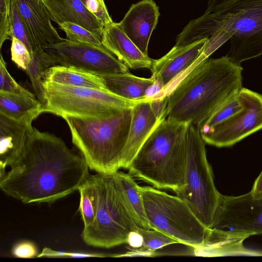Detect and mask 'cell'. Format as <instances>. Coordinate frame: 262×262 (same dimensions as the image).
<instances>
[{"mask_svg": "<svg viewBox=\"0 0 262 262\" xmlns=\"http://www.w3.org/2000/svg\"><path fill=\"white\" fill-rule=\"evenodd\" d=\"M6 62L2 55L0 59V92L13 94L31 95L30 92L20 86L8 72Z\"/></svg>", "mask_w": 262, "mask_h": 262, "instance_id": "cell-30", "label": "cell"}, {"mask_svg": "<svg viewBox=\"0 0 262 262\" xmlns=\"http://www.w3.org/2000/svg\"><path fill=\"white\" fill-rule=\"evenodd\" d=\"M42 48L57 64L74 67L99 76L129 72L128 68L103 45L64 39Z\"/></svg>", "mask_w": 262, "mask_h": 262, "instance_id": "cell-11", "label": "cell"}, {"mask_svg": "<svg viewBox=\"0 0 262 262\" xmlns=\"http://www.w3.org/2000/svg\"><path fill=\"white\" fill-rule=\"evenodd\" d=\"M85 6L89 12L95 16L103 27L113 22L104 0H87Z\"/></svg>", "mask_w": 262, "mask_h": 262, "instance_id": "cell-33", "label": "cell"}, {"mask_svg": "<svg viewBox=\"0 0 262 262\" xmlns=\"http://www.w3.org/2000/svg\"><path fill=\"white\" fill-rule=\"evenodd\" d=\"M0 179L6 195L25 204H52L78 190L89 174L84 158L60 138L35 127Z\"/></svg>", "mask_w": 262, "mask_h": 262, "instance_id": "cell-1", "label": "cell"}, {"mask_svg": "<svg viewBox=\"0 0 262 262\" xmlns=\"http://www.w3.org/2000/svg\"><path fill=\"white\" fill-rule=\"evenodd\" d=\"M211 229L244 241L262 234V198L254 199L250 192L239 196L221 194Z\"/></svg>", "mask_w": 262, "mask_h": 262, "instance_id": "cell-10", "label": "cell"}, {"mask_svg": "<svg viewBox=\"0 0 262 262\" xmlns=\"http://www.w3.org/2000/svg\"><path fill=\"white\" fill-rule=\"evenodd\" d=\"M45 107L35 110L20 118L0 113V168L6 169L20 153L33 129L32 122Z\"/></svg>", "mask_w": 262, "mask_h": 262, "instance_id": "cell-14", "label": "cell"}, {"mask_svg": "<svg viewBox=\"0 0 262 262\" xmlns=\"http://www.w3.org/2000/svg\"><path fill=\"white\" fill-rule=\"evenodd\" d=\"M245 107V102L238 92L224 102L199 127L200 131H205L228 119Z\"/></svg>", "mask_w": 262, "mask_h": 262, "instance_id": "cell-26", "label": "cell"}, {"mask_svg": "<svg viewBox=\"0 0 262 262\" xmlns=\"http://www.w3.org/2000/svg\"><path fill=\"white\" fill-rule=\"evenodd\" d=\"M160 15L159 7L154 0H142L132 5L118 24L138 48L148 55L149 39Z\"/></svg>", "mask_w": 262, "mask_h": 262, "instance_id": "cell-15", "label": "cell"}, {"mask_svg": "<svg viewBox=\"0 0 262 262\" xmlns=\"http://www.w3.org/2000/svg\"><path fill=\"white\" fill-rule=\"evenodd\" d=\"M101 254L98 253H77V252H65L62 251H56L50 248H44L41 253L37 255L38 257H74V258H84L90 257H105Z\"/></svg>", "mask_w": 262, "mask_h": 262, "instance_id": "cell-35", "label": "cell"}, {"mask_svg": "<svg viewBox=\"0 0 262 262\" xmlns=\"http://www.w3.org/2000/svg\"><path fill=\"white\" fill-rule=\"evenodd\" d=\"M102 45L130 69H148L152 59L143 54L122 31L119 24L112 22L103 27Z\"/></svg>", "mask_w": 262, "mask_h": 262, "instance_id": "cell-18", "label": "cell"}, {"mask_svg": "<svg viewBox=\"0 0 262 262\" xmlns=\"http://www.w3.org/2000/svg\"><path fill=\"white\" fill-rule=\"evenodd\" d=\"M45 107L33 94L0 92V113L9 117L20 118L35 110Z\"/></svg>", "mask_w": 262, "mask_h": 262, "instance_id": "cell-23", "label": "cell"}, {"mask_svg": "<svg viewBox=\"0 0 262 262\" xmlns=\"http://www.w3.org/2000/svg\"><path fill=\"white\" fill-rule=\"evenodd\" d=\"M11 39V60L18 68L26 70L31 61V54L21 41L14 37Z\"/></svg>", "mask_w": 262, "mask_h": 262, "instance_id": "cell-31", "label": "cell"}, {"mask_svg": "<svg viewBox=\"0 0 262 262\" xmlns=\"http://www.w3.org/2000/svg\"><path fill=\"white\" fill-rule=\"evenodd\" d=\"M138 232L143 238L142 247L136 249L140 253H151L166 246L179 243L176 239L155 229L140 228Z\"/></svg>", "mask_w": 262, "mask_h": 262, "instance_id": "cell-28", "label": "cell"}, {"mask_svg": "<svg viewBox=\"0 0 262 262\" xmlns=\"http://www.w3.org/2000/svg\"><path fill=\"white\" fill-rule=\"evenodd\" d=\"M208 40L204 38L186 45H174L160 58L152 59L151 77L161 92L151 98L164 97L176 80L200 60Z\"/></svg>", "mask_w": 262, "mask_h": 262, "instance_id": "cell-13", "label": "cell"}, {"mask_svg": "<svg viewBox=\"0 0 262 262\" xmlns=\"http://www.w3.org/2000/svg\"><path fill=\"white\" fill-rule=\"evenodd\" d=\"M105 89L121 98L130 100L147 98L146 93L155 80L140 77L131 73H115L100 76Z\"/></svg>", "mask_w": 262, "mask_h": 262, "instance_id": "cell-20", "label": "cell"}, {"mask_svg": "<svg viewBox=\"0 0 262 262\" xmlns=\"http://www.w3.org/2000/svg\"><path fill=\"white\" fill-rule=\"evenodd\" d=\"M116 174L123 187L139 226L144 229H151L146 215L140 186L129 173L118 170L116 171Z\"/></svg>", "mask_w": 262, "mask_h": 262, "instance_id": "cell-24", "label": "cell"}, {"mask_svg": "<svg viewBox=\"0 0 262 262\" xmlns=\"http://www.w3.org/2000/svg\"><path fill=\"white\" fill-rule=\"evenodd\" d=\"M185 184L175 193L207 228L210 229L221 193L215 187L199 128L188 123Z\"/></svg>", "mask_w": 262, "mask_h": 262, "instance_id": "cell-8", "label": "cell"}, {"mask_svg": "<svg viewBox=\"0 0 262 262\" xmlns=\"http://www.w3.org/2000/svg\"><path fill=\"white\" fill-rule=\"evenodd\" d=\"M208 40L209 56L229 39L226 55L237 65L262 54V0H239L220 11L207 13L189 22L177 36L176 45Z\"/></svg>", "mask_w": 262, "mask_h": 262, "instance_id": "cell-3", "label": "cell"}, {"mask_svg": "<svg viewBox=\"0 0 262 262\" xmlns=\"http://www.w3.org/2000/svg\"><path fill=\"white\" fill-rule=\"evenodd\" d=\"M78 190L80 193L79 210L83 229H86L94 221L96 209V191L92 174H89Z\"/></svg>", "mask_w": 262, "mask_h": 262, "instance_id": "cell-25", "label": "cell"}, {"mask_svg": "<svg viewBox=\"0 0 262 262\" xmlns=\"http://www.w3.org/2000/svg\"><path fill=\"white\" fill-rule=\"evenodd\" d=\"M31 56V61L25 71L30 79L36 97L45 106L46 95L43 83L45 73L48 69L57 64L42 48L33 51Z\"/></svg>", "mask_w": 262, "mask_h": 262, "instance_id": "cell-22", "label": "cell"}, {"mask_svg": "<svg viewBox=\"0 0 262 262\" xmlns=\"http://www.w3.org/2000/svg\"><path fill=\"white\" fill-rule=\"evenodd\" d=\"M45 112L62 117L70 115L105 118L132 108L142 100H130L107 90L44 81Z\"/></svg>", "mask_w": 262, "mask_h": 262, "instance_id": "cell-9", "label": "cell"}, {"mask_svg": "<svg viewBox=\"0 0 262 262\" xmlns=\"http://www.w3.org/2000/svg\"><path fill=\"white\" fill-rule=\"evenodd\" d=\"M66 35V39L75 42L101 46V34L90 31L81 26L70 21L58 25Z\"/></svg>", "mask_w": 262, "mask_h": 262, "instance_id": "cell-27", "label": "cell"}, {"mask_svg": "<svg viewBox=\"0 0 262 262\" xmlns=\"http://www.w3.org/2000/svg\"><path fill=\"white\" fill-rule=\"evenodd\" d=\"M0 48L10 38V11L12 0H0Z\"/></svg>", "mask_w": 262, "mask_h": 262, "instance_id": "cell-32", "label": "cell"}, {"mask_svg": "<svg viewBox=\"0 0 262 262\" xmlns=\"http://www.w3.org/2000/svg\"><path fill=\"white\" fill-rule=\"evenodd\" d=\"M188 123L165 118L153 130L127 169L133 177L174 192L183 187Z\"/></svg>", "mask_w": 262, "mask_h": 262, "instance_id": "cell-4", "label": "cell"}, {"mask_svg": "<svg viewBox=\"0 0 262 262\" xmlns=\"http://www.w3.org/2000/svg\"><path fill=\"white\" fill-rule=\"evenodd\" d=\"M33 40L34 51L62 41L42 0H13Z\"/></svg>", "mask_w": 262, "mask_h": 262, "instance_id": "cell-17", "label": "cell"}, {"mask_svg": "<svg viewBox=\"0 0 262 262\" xmlns=\"http://www.w3.org/2000/svg\"><path fill=\"white\" fill-rule=\"evenodd\" d=\"M239 0H209L205 13L220 11Z\"/></svg>", "mask_w": 262, "mask_h": 262, "instance_id": "cell-36", "label": "cell"}, {"mask_svg": "<svg viewBox=\"0 0 262 262\" xmlns=\"http://www.w3.org/2000/svg\"><path fill=\"white\" fill-rule=\"evenodd\" d=\"M250 192L254 199L262 198V171L256 179Z\"/></svg>", "mask_w": 262, "mask_h": 262, "instance_id": "cell-38", "label": "cell"}, {"mask_svg": "<svg viewBox=\"0 0 262 262\" xmlns=\"http://www.w3.org/2000/svg\"><path fill=\"white\" fill-rule=\"evenodd\" d=\"M164 118L154 110L149 98L142 100L132 108L130 125L120 157V168L127 169L148 136Z\"/></svg>", "mask_w": 262, "mask_h": 262, "instance_id": "cell-16", "label": "cell"}, {"mask_svg": "<svg viewBox=\"0 0 262 262\" xmlns=\"http://www.w3.org/2000/svg\"><path fill=\"white\" fill-rule=\"evenodd\" d=\"M127 244L134 249L142 247L143 245V238L138 231L132 232L128 236Z\"/></svg>", "mask_w": 262, "mask_h": 262, "instance_id": "cell-37", "label": "cell"}, {"mask_svg": "<svg viewBox=\"0 0 262 262\" xmlns=\"http://www.w3.org/2000/svg\"><path fill=\"white\" fill-rule=\"evenodd\" d=\"M140 189L151 229L196 251L207 247L212 230L202 224L183 200L149 186H140Z\"/></svg>", "mask_w": 262, "mask_h": 262, "instance_id": "cell-7", "label": "cell"}, {"mask_svg": "<svg viewBox=\"0 0 262 262\" xmlns=\"http://www.w3.org/2000/svg\"><path fill=\"white\" fill-rule=\"evenodd\" d=\"M44 81L106 90L100 76L74 67L59 64L47 70Z\"/></svg>", "mask_w": 262, "mask_h": 262, "instance_id": "cell-21", "label": "cell"}, {"mask_svg": "<svg viewBox=\"0 0 262 262\" xmlns=\"http://www.w3.org/2000/svg\"><path fill=\"white\" fill-rule=\"evenodd\" d=\"M12 253L17 258H31L37 256V249L32 242L24 241L13 247Z\"/></svg>", "mask_w": 262, "mask_h": 262, "instance_id": "cell-34", "label": "cell"}, {"mask_svg": "<svg viewBox=\"0 0 262 262\" xmlns=\"http://www.w3.org/2000/svg\"><path fill=\"white\" fill-rule=\"evenodd\" d=\"M73 144L97 173H112L120 169V157L127 138L132 108L105 118L65 115Z\"/></svg>", "mask_w": 262, "mask_h": 262, "instance_id": "cell-5", "label": "cell"}, {"mask_svg": "<svg viewBox=\"0 0 262 262\" xmlns=\"http://www.w3.org/2000/svg\"><path fill=\"white\" fill-rule=\"evenodd\" d=\"M81 1L83 2V4H84V5H85V3H86V1H87V0H81Z\"/></svg>", "mask_w": 262, "mask_h": 262, "instance_id": "cell-39", "label": "cell"}, {"mask_svg": "<svg viewBox=\"0 0 262 262\" xmlns=\"http://www.w3.org/2000/svg\"><path fill=\"white\" fill-rule=\"evenodd\" d=\"M244 110L228 119L200 132L204 142L217 147H230L262 129V95L246 88L239 91Z\"/></svg>", "mask_w": 262, "mask_h": 262, "instance_id": "cell-12", "label": "cell"}, {"mask_svg": "<svg viewBox=\"0 0 262 262\" xmlns=\"http://www.w3.org/2000/svg\"></svg>", "mask_w": 262, "mask_h": 262, "instance_id": "cell-40", "label": "cell"}, {"mask_svg": "<svg viewBox=\"0 0 262 262\" xmlns=\"http://www.w3.org/2000/svg\"><path fill=\"white\" fill-rule=\"evenodd\" d=\"M52 20L57 25L74 23L102 35L103 27L81 0H42Z\"/></svg>", "mask_w": 262, "mask_h": 262, "instance_id": "cell-19", "label": "cell"}, {"mask_svg": "<svg viewBox=\"0 0 262 262\" xmlns=\"http://www.w3.org/2000/svg\"><path fill=\"white\" fill-rule=\"evenodd\" d=\"M242 67L226 56L201 58L166 93L165 118L199 128L242 87Z\"/></svg>", "mask_w": 262, "mask_h": 262, "instance_id": "cell-2", "label": "cell"}, {"mask_svg": "<svg viewBox=\"0 0 262 262\" xmlns=\"http://www.w3.org/2000/svg\"><path fill=\"white\" fill-rule=\"evenodd\" d=\"M96 191L94 221L83 229L87 245L110 248L127 244L129 234L140 228L116 172L92 174Z\"/></svg>", "mask_w": 262, "mask_h": 262, "instance_id": "cell-6", "label": "cell"}, {"mask_svg": "<svg viewBox=\"0 0 262 262\" xmlns=\"http://www.w3.org/2000/svg\"><path fill=\"white\" fill-rule=\"evenodd\" d=\"M14 37L27 48L30 54L34 50L33 40L14 2L12 0L10 11V38Z\"/></svg>", "mask_w": 262, "mask_h": 262, "instance_id": "cell-29", "label": "cell"}]
</instances>
